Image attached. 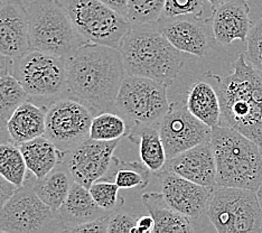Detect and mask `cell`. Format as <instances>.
<instances>
[{"label":"cell","mask_w":262,"mask_h":233,"mask_svg":"<svg viewBox=\"0 0 262 233\" xmlns=\"http://www.w3.org/2000/svg\"><path fill=\"white\" fill-rule=\"evenodd\" d=\"M247 61L262 74V17L253 23L247 37Z\"/></svg>","instance_id":"1f68e13d"},{"label":"cell","mask_w":262,"mask_h":233,"mask_svg":"<svg viewBox=\"0 0 262 233\" xmlns=\"http://www.w3.org/2000/svg\"><path fill=\"white\" fill-rule=\"evenodd\" d=\"M206 2L211 5L212 9H215L220 5H222L224 2H226V0H206Z\"/></svg>","instance_id":"60d3db41"},{"label":"cell","mask_w":262,"mask_h":233,"mask_svg":"<svg viewBox=\"0 0 262 233\" xmlns=\"http://www.w3.org/2000/svg\"><path fill=\"white\" fill-rule=\"evenodd\" d=\"M112 213L100 207L92 197L90 189L74 182L63 205L57 210V215L65 232L74 226L84 224L90 221L108 217Z\"/></svg>","instance_id":"d6986e66"},{"label":"cell","mask_w":262,"mask_h":233,"mask_svg":"<svg viewBox=\"0 0 262 233\" xmlns=\"http://www.w3.org/2000/svg\"><path fill=\"white\" fill-rule=\"evenodd\" d=\"M89 189L97 204L109 213L118 211L124 204V200L119 195L120 188L115 182H109L105 178H101L94 182Z\"/></svg>","instance_id":"4dcf8cb0"},{"label":"cell","mask_w":262,"mask_h":233,"mask_svg":"<svg viewBox=\"0 0 262 233\" xmlns=\"http://www.w3.org/2000/svg\"><path fill=\"white\" fill-rule=\"evenodd\" d=\"M88 43L120 50L131 23L100 0H56Z\"/></svg>","instance_id":"8992f818"},{"label":"cell","mask_w":262,"mask_h":233,"mask_svg":"<svg viewBox=\"0 0 262 233\" xmlns=\"http://www.w3.org/2000/svg\"><path fill=\"white\" fill-rule=\"evenodd\" d=\"M206 214L219 233L262 232V206L251 189L217 186Z\"/></svg>","instance_id":"52a82bcc"},{"label":"cell","mask_w":262,"mask_h":233,"mask_svg":"<svg viewBox=\"0 0 262 233\" xmlns=\"http://www.w3.org/2000/svg\"><path fill=\"white\" fill-rule=\"evenodd\" d=\"M129 139L139 147L142 163L154 173H159L167 161V155L160 137L158 125L133 124L129 127Z\"/></svg>","instance_id":"603a6c76"},{"label":"cell","mask_w":262,"mask_h":233,"mask_svg":"<svg viewBox=\"0 0 262 233\" xmlns=\"http://www.w3.org/2000/svg\"><path fill=\"white\" fill-rule=\"evenodd\" d=\"M167 159L211 140L212 128L196 118L187 109L185 101L172 102L158 124Z\"/></svg>","instance_id":"7c38bea8"},{"label":"cell","mask_w":262,"mask_h":233,"mask_svg":"<svg viewBox=\"0 0 262 233\" xmlns=\"http://www.w3.org/2000/svg\"><path fill=\"white\" fill-rule=\"evenodd\" d=\"M185 103L189 112L208 127L221 123V103L213 82L202 75L189 88Z\"/></svg>","instance_id":"ffe728a7"},{"label":"cell","mask_w":262,"mask_h":233,"mask_svg":"<svg viewBox=\"0 0 262 233\" xmlns=\"http://www.w3.org/2000/svg\"><path fill=\"white\" fill-rule=\"evenodd\" d=\"M128 75L148 77L170 87L185 63L183 52L170 44L157 24H131L120 47Z\"/></svg>","instance_id":"3957f363"},{"label":"cell","mask_w":262,"mask_h":233,"mask_svg":"<svg viewBox=\"0 0 262 233\" xmlns=\"http://www.w3.org/2000/svg\"><path fill=\"white\" fill-rule=\"evenodd\" d=\"M110 215L90 221V222H86L84 224L74 226L72 229H69L68 232L69 233H106L108 232V221H109Z\"/></svg>","instance_id":"e575fe53"},{"label":"cell","mask_w":262,"mask_h":233,"mask_svg":"<svg viewBox=\"0 0 262 233\" xmlns=\"http://www.w3.org/2000/svg\"><path fill=\"white\" fill-rule=\"evenodd\" d=\"M94 110L81 100L63 98L55 100L46 109L47 138L62 152H69L90 138Z\"/></svg>","instance_id":"8fae6325"},{"label":"cell","mask_w":262,"mask_h":233,"mask_svg":"<svg viewBox=\"0 0 262 233\" xmlns=\"http://www.w3.org/2000/svg\"><path fill=\"white\" fill-rule=\"evenodd\" d=\"M167 88L163 82L127 74L115 109L133 124L158 125L169 110Z\"/></svg>","instance_id":"30bf717a"},{"label":"cell","mask_w":262,"mask_h":233,"mask_svg":"<svg viewBox=\"0 0 262 233\" xmlns=\"http://www.w3.org/2000/svg\"><path fill=\"white\" fill-rule=\"evenodd\" d=\"M138 233L137 219L128 213L113 212L108 221V233Z\"/></svg>","instance_id":"836d02e7"},{"label":"cell","mask_w":262,"mask_h":233,"mask_svg":"<svg viewBox=\"0 0 262 233\" xmlns=\"http://www.w3.org/2000/svg\"><path fill=\"white\" fill-rule=\"evenodd\" d=\"M166 0H128L126 18L131 24H154L163 16Z\"/></svg>","instance_id":"f546056e"},{"label":"cell","mask_w":262,"mask_h":233,"mask_svg":"<svg viewBox=\"0 0 262 233\" xmlns=\"http://www.w3.org/2000/svg\"><path fill=\"white\" fill-rule=\"evenodd\" d=\"M29 98L26 90L14 75L8 73L0 77V116L6 121Z\"/></svg>","instance_id":"f1b7e54d"},{"label":"cell","mask_w":262,"mask_h":233,"mask_svg":"<svg viewBox=\"0 0 262 233\" xmlns=\"http://www.w3.org/2000/svg\"><path fill=\"white\" fill-rule=\"evenodd\" d=\"M73 183L74 179L63 160L49 174L35 179L34 190L45 204L57 211L67 200Z\"/></svg>","instance_id":"d4e9b609"},{"label":"cell","mask_w":262,"mask_h":233,"mask_svg":"<svg viewBox=\"0 0 262 233\" xmlns=\"http://www.w3.org/2000/svg\"><path fill=\"white\" fill-rule=\"evenodd\" d=\"M10 140H11V138H10V135H9L8 129H7V121H6L5 119L0 116V143H3L5 141H10Z\"/></svg>","instance_id":"f35d334b"},{"label":"cell","mask_w":262,"mask_h":233,"mask_svg":"<svg viewBox=\"0 0 262 233\" xmlns=\"http://www.w3.org/2000/svg\"><path fill=\"white\" fill-rule=\"evenodd\" d=\"M164 199L168 204L190 219H198L210 205L215 187H208L163 168L157 173Z\"/></svg>","instance_id":"9a60e30c"},{"label":"cell","mask_w":262,"mask_h":233,"mask_svg":"<svg viewBox=\"0 0 262 233\" xmlns=\"http://www.w3.org/2000/svg\"><path fill=\"white\" fill-rule=\"evenodd\" d=\"M204 0H166L162 18L192 15L202 17Z\"/></svg>","instance_id":"d6a6232c"},{"label":"cell","mask_w":262,"mask_h":233,"mask_svg":"<svg viewBox=\"0 0 262 233\" xmlns=\"http://www.w3.org/2000/svg\"><path fill=\"white\" fill-rule=\"evenodd\" d=\"M68 87L94 111L115 109L127 73L122 55L113 47L86 43L67 58Z\"/></svg>","instance_id":"6da1fadb"},{"label":"cell","mask_w":262,"mask_h":233,"mask_svg":"<svg viewBox=\"0 0 262 233\" xmlns=\"http://www.w3.org/2000/svg\"><path fill=\"white\" fill-rule=\"evenodd\" d=\"M154 226H155V222L150 214L141 215L140 218L137 219V231H138V233L152 232Z\"/></svg>","instance_id":"8d00e7d4"},{"label":"cell","mask_w":262,"mask_h":233,"mask_svg":"<svg viewBox=\"0 0 262 233\" xmlns=\"http://www.w3.org/2000/svg\"><path fill=\"white\" fill-rule=\"evenodd\" d=\"M0 175L16 187H20L32 175L19 145L11 140L0 143Z\"/></svg>","instance_id":"484cf974"},{"label":"cell","mask_w":262,"mask_h":233,"mask_svg":"<svg viewBox=\"0 0 262 233\" xmlns=\"http://www.w3.org/2000/svg\"><path fill=\"white\" fill-rule=\"evenodd\" d=\"M128 131L129 127L122 117L110 111H103L92 119L90 138L102 141L118 140L127 136Z\"/></svg>","instance_id":"83f0119b"},{"label":"cell","mask_w":262,"mask_h":233,"mask_svg":"<svg viewBox=\"0 0 262 233\" xmlns=\"http://www.w3.org/2000/svg\"><path fill=\"white\" fill-rule=\"evenodd\" d=\"M46 109L31 100L23 103L7 120L10 138L17 145L45 135Z\"/></svg>","instance_id":"7402d4cb"},{"label":"cell","mask_w":262,"mask_h":233,"mask_svg":"<svg viewBox=\"0 0 262 233\" xmlns=\"http://www.w3.org/2000/svg\"><path fill=\"white\" fill-rule=\"evenodd\" d=\"M101 3L109 6L110 8L116 10L117 13L126 17L127 15V2L128 0H100Z\"/></svg>","instance_id":"74e56055"},{"label":"cell","mask_w":262,"mask_h":233,"mask_svg":"<svg viewBox=\"0 0 262 233\" xmlns=\"http://www.w3.org/2000/svg\"><path fill=\"white\" fill-rule=\"evenodd\" d=\"M16 188L15 185L9 183L7 179L0 175V210L5 205V203L10 199V196L14 194Z\"/></svg>","instance_id":"d590c367"},{"label":"cell","mask_w":262,"mask_h":233,"mask_svg":"<svg viewBox=\"0 0 262 233\" xmlns=\"http://www.w3.org/2000/svg\"><path fill=\"white\" fill-rule=\"evenodd\" d=\"M164 168L200 185L216 187V164L211 140L167 159Z\"/></svg>","instance_id":"e0dca14e"},{"label":"cell","mask_w":262,"mask_h":233,"mask_svg":"<svg viewBox=\"0 0 262 233\" xmlns=\"http://www.w3.org/2000/svg\"><path fill=\"white\" fill-rule=\"evenodd\" d=\"M35 179L32 174L5 203L0 210V232H65L57 211L45 204L35 193Z\"/></svg>","instance_id":"ba28073f"},{"label":"cell","mask_w":262,"mask_h":233,"mask_svg":"<svg viewBox=\"0 0 262 233\" xmlns=\"http://www.w3.org/2000/svg\"><path fill=\"white\" fill-rule=\"evenodd\" d=\"M141 201L154 219L152 233H190L195 231L190 218L174 210L166 202L162 192L142 194Z\"/></svg>","instance_id":"44dd1931"},{"label":"cell","mask_w":262,"mask_h":233,"mask_svg":"<svg viewBox=\"0 0 262 233\" xmlns=\"http://www.w3.org/2000/svg\"><path fill=\"white\" fill-rule=\"evenodd\" d=\"M211 143L216 164V186L259 192L262 186V149L239 131L219 124Z\"/></svg>","instance_id":"277c9868"},{"label":"cell","mask_w":262,"mask_h":233,"mask_svg":"<svg viewBox=\"0 0 262 233\" xmlns=\"http://www.w3.org/2000/svg\"><path fill=\"white\" fill-rule=\"evenodd\" d=\"M250 7L247 0H226L213 9L212 28L219 44L230 45L239 39L247 41L253 23L249 17Z\"/></svg>","instance_id":"ac0fdd59"},{"label":"cell","mask_w":262,"mask_h":233,"mask_svg":"<svg viewBox=\"0 0 262 233\" xmlns=\"http://www.w3.org/2000/svg\"><path fill=\"white\" fill-rule=\"evenodd\" d=\"M156 24L170 44L184 54L204 57L216 43L211 17L202 18L192 15L163 17Z\"/></svg>","instance_id":"4fadbf2b"},{"label":"cell","mask_w":262,"mask_h":233,"mask_svg":"<svg viewBox=\"0 0 262 233\" xmlns=\"http://www.w3.org/2000/svg\"><path fill=\"white\" fill-rule=\"evenodd\" d=\"M120 140L102 141L89 138L65 152L64 161L74 182L89 188L94 182L108 174L113 161V153Z\"/></svg>","instance_id":"5bb4252c"},{"label":"cell","mask_w":262,"mask_h":233,"mask_svg":"<svg viewBox=\"0 0 262 233\" xmlns=\"http://www.w3.org/2000/svg\"><path fill=\"white\" fill-rule=\"evenodd\" d=\"M28 171L36 178H41L64 160L65 153L58 149L46 136H40L19 145Z\"/></svg>","instance_id":"cb8c5ba5"},{"label":"cell","mask_w":262,"mask_h":233,"mask_svg":"<svg viewBox=\"0 0 262 233\" xmlns=\"http://www.w3.org/2000/svg\"><path fill=\"white\" fill-rule=\"evenodd\" d=\"M258 195H259V196H260V195H262V186H261V187H260V189H259Z\"/></svg>","instance_id":"b9f144b4"},{"label":"cell","mask_w":262,"mask_h":233,"mask_svg":"<svg viewBox=\"0 0 262 233\" xmlns=\"http://www.w3.org/2000/svg\"><path fill=\"white\" fill-rule=\"evenodd\" d=\"M9 73L20 82L31 98H55L68 87L67 58L29 50L10 59Z\"/></svg>","instance_id":"9c48e42d"},{"label":"cell","mask_w":262,"mask_h":233,"mask_svg":"<svg viewBox=\"0 0 262 233\" xmlns=\"http://www.w3.org/2000/svg\"><path fill=\"white\" fill-rule=\"evenodd\" d=\"M221 103V123L248 137L262 149V74L244 54L233 63L230 74L221 76L206 72Z\"/></svg>","instance_id":"7a4b0ae2"},{"label":"cell","mask_w":262,"mask_h":233,"mask_svg":"<svg viewBox=\"0 0 262 233\" xmlns=\"http://www.w3.org/2000/svg\"><path fill=\"white\" fill-rule=\"evenodd\" d=\"M27 13L31 50L68 58L88 43L56 0H32Z\"/></svg>","instance_id":"5b68a950"},{"label":"cell","mask_w":262,"mask_h":233,"mask_svg":"<svg viewBox=\"0 0 262 233\" xmlns=\"http://www.w3.org/2000/svg\"><path fill=\"white\" fill-rule=\"evenodd\" d=\"M29 50L27 8L21 0H0V53L14 59Z\"/></svg>","instance_id":"2e32d148"},{"label":"cell","mask_w":262,"mask_h":233,"mask_svg":"<svg viewBox=\"0 0 262 233\" xmlns=\"http://www.w3.org/2000/svg\"><path fill=\"white\" fill-rule=\"evenodd\" d=\"M110 171L119 188H145L150 181V170L142 161H121L117 157H113Z\"/></svg>","instance_id":"4316f807"},{"label":"cell","mask_w":262,"mask_h":233,"mask_svg":"<svg viewBox=\"0 0 262 233\" xmlns=\"http://www.w3.org/2000/svg\"><path fill=\"white\" fill-rule=\"evenodd\" d=\"M9 69H10V58L3 55V54L0 53V77L8 74Z\"/></svg>","instance_id":"ab89813d"}]
</instances>
